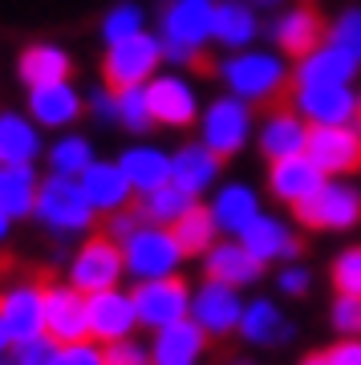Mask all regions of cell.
<instances>
[{
	"label": "cell",
	"instance_id": "cell-49",
	"mask_svg": "<svg viewBox=\"0 0 361 365\" xmlns=\"http://www.w3.org/2000/svg\"><path fill=\"white\" fill-rule=\"evenodd\" d=\"M0 300H4V292H0ZM9 345V325H4V313H0V349Z\"/></svg>",
	"mask_w": 361,
	"mask_h": 365
},
{
	"label": "cell",
	"instance_id": "cell-36",
	"mask_svg": "<svg viewBox=\"0 0 361 365\" xmlns=\"http://www.w3.org/2000/svg\"><path fill=\"white\" fill-rule=\"evenodd\" d=\"M142 215H146V223H175L187 215V211L195 207V195H187L183 187H175V182H167V187H158V191H151V195H142Z\"/></svg>",
	"mask_w": 361,
	"mask_h": 365
},
{
	"label": "cell",
	"instance_id": "cell-1",
	"mask_svg": "<svg viewBox=\"0 0 361 365\" xmlns=\"http://www.w3.org/2000/svg\"><path fill=\"white\" fill-rule=\"evenodd\" d=\"M228 86L232 98L248 106H280L288 102L293 93V69L284 61L280 53H268V49H244V53H232L220 69H215Z\"/></svg>",
	"mask_w": 361,
	"mask_h": 365
},
{
	"label": "cell",
	"instance_id": "cell-12",
	"mask_svg": "<svg viewBox=\"0 0 361 365\" xmlns=\"http://www.w3.org/2000/svg\"><path fill=\"white\" fill-rule=\"evenodd\" d=\"M126 268V256H122V244L110 240V235H93L90 244L78 252V260L69 268V280L78 292H114L118 276Z\"/></svg>",
	"mask_w": 361,
	"mask_h": 365
},
{
	"label": "cell",
	"instance_id": "cell-39",
	"mask_svg": "<svg viewBox=\"0 0 361 365\" xmlns=\"http://www.w3.org/2000/svg\"><path fill=\"white\" fill-rule=\"evenodd\" d=\"M329 41L341 45L345 53H353L361 61V4H349L345 13H337L329 21Z\"/></svg>",
	"mask_w": 361,
	"mask_h": 365
},
{
	"label": "cell",
	"instance_id": "cell-10",
	"mask_svg": "<svg viewBox=\"0 0 361 365\" xmlns=\"http://www.w3.org/2000/svg\"><path fill=\"white\" fill-rule=\"evenodd\" d=\"M325 41H329V21L321 16L317 4H293V9H284L272 21V45H276L280 57L305 61L312 49H321Z\"/></svg>",
	"mask_w": 361,
	"mask_h": 365
},
{
	"label": "cell",
	"instance_id": "cell-46",
	"mask_svg": "<svg viewBox=\"0 0 361 365\" xmlns=\"http://www.w3.org/2000/svg\"><path fill=\"white\" fill-rule=\"evenodd\" d=\"M309 268H284L280 272V288L288 292V297H305L309 292Z\"/></svg>",
	"mask_w": 361,
	"mask_h": 365
},
{
	"label": "cell",
	"instance_id": "cell-23",
	"mask_svg": "<svg viewBox=\"0 0 361 365\" xmlns=\"http://www.w3.org/2000/svg\"><path fill=\"white\" fill-rule=\"evenodd\" d=\"M78 182H81V191H86V199H90V207L106 211V215H110V211L118 215V211L130 203V191H134L118 163H93Z\"/></svg>",
	"mask_w": 361,
	"mask_h": 365
},
{
	"label": "cell",
	"instance_id": "cell-20",
	"mask_svg": "<svg viewBox=\"0 0 361 365\" xmlns=\"http://www.w3.org/2000/svg\"><path fill=\"white\" fill-rule=\"evenodd\" d=\"M260 37V16L248 0H215V16H211V41L232 53L252 49Z\"/></svg>",
	"mask_w": 361,
	"mask_h": 365
},
{
	"label": "cell",
	"instance_id": "cell-24",
	"mask_svg": "<svg viewBox=\"0 0 361 365\" xmlns=\"http://www.w3.org/2000/svg\"><path fill=\"white\" fill-rule=\"evenodd\" d=\"M240 244L248 248V256L260 264H272V260H293L300 252V240L280 220H272V215H260L244 235H240Z\"/></svg>",
	"mask_w": 361,
	"mask_h": 365
},
{
	"label": "cell",
	"instance_id": "cell-50",
	"mask_svg": "<svg viewBox=\"0 0 361 365\" xmlns=\"http://www.w3.org/2000/svg\"><path fill=\"white\" fill-rule=\"evenodd\" d=\"M248 4H252V9H276L280 0H248Z\"/></svg>",
	"mask_w": 361,
	"mask_h": 365
},
{
	"label": "cell",
	"instance_id": "cell-30",
	"mask_svg": "<svg viewBox=\"0 0 361 365\" xmlns=\"http://www.w3.org/2000/svg\"><path fill=\"white\" fill-rule=\"evenodd\" d=\"M203 357V329L195 321H175V325L158 329L155 341V365H195Z\"/></svg>",
	"mask_w": 361,
	"mask_h": 365
},
{
	"label": "cell",
	"instance_id": "cell-52",
	"mask_svg": "<svg viewBox=\"0 0 361 365\" xmlns=\"http://www.w3.org/2000/svg\"><path fill=\"white\" fill-rule=\"evenodd\" d=\"M357 134H361V114H357Z\"/></svg>",
	"mask_w": 361,
	"mask_h": 365
},
{
	"label": "cell",
	"instance_id": "cell-19",
	"mask_svg": "<svg viewBox=\"0 0 361 365\" xmlns=\"http://www.w3.org/2000/svg\"><path fill=\"white\" fill-rule=\"evenodd\" d=\"M86 110L81 102V93L61 81V86H41V90H29V118L45 126V130H65V126H73Z\"/></svg>",
	"mask_w": 361,
	"mask_h": 365
},
{
	"label": "cell",
	"instance_id": "cell-9",
	"mask_svg": "<svg viewBox=\"0 0 361 365\" xmlns=\"http://www.w3.org/2000/svg\"><path fill=\"white\" fill-rule=\"evenodd\" d=\"M305 158L329 175H357L361 170V134L357 126H309V143H305Z\"/></svg>",
	"mask_w": 361,
	"mask_h": 365
},
{
	"label": "cell",
	"instance_id": "cell-13",
	"mask_svg": "<svg viewBox=\"0 0 361 365\" xmlns=\"http://www.w3.org/2000/svg\"><path fill=\"white\" fill-rule=\"evenodd\" d=\"M122 256H126V268L138 280H167L175 272V264H179V244H175V235L163 232V227H142L138 235H130L126 244H122Z\"/></svg>",
	"mask_w": 361,
	"mask_h": 365
},
{
	"label": "cell",
	"instance_id": "cell-47",
	"mask_svg": "<svg viewBox=\"0 0 361 365\" xmlns=\"http://www.w3.org/2000/svg\"><path fill=\"white\" fill-rule=\"evenodd\" d=\"M329 365H361V341L349 337V341H341V345H333V349H329Z\"/></svg>",
	"mask_w": 361,
	"mask_h": 365
},
{
	"label": "cell",
	"instance_id": "cell-21",
	"mask_svg": "<svg viewBox=\"0 0 361 365\" xmlns=\"http://www.w3.org/2000/svg\"><path fill=\"white\" fill-rule=\"evenodd\" d=\"M16 73L29 90H41V86H61L73 73V61L61 45H49V41H37V45H25L21 57H16Z\"/></svg>",
	"mask_w": 361,
	"mask_h": 365
},
{
	"label": "cell",
	"instance_id": "cell-18",
	"mask_svg": "<svg viewBox=\"0 0 361 365\" xmlns=\"http://www.w3.org/2000/svg\"><path fill=\"white\" fill-rule=\"evenodd\" d=\"M325 175L317 167H312L305 155L297 158H280V163H272L268 167V191L280 203H288V207H300V203H309L317 191L325 187Z\"/></svg>",
	"mask_w": 361,
	"mask_h": 365
},
{
	"label": "cell",
	"instance_id": "cell-25",
	"mask_svg": "<svg viewBox=\"0 0 361 365\" xmlns=\"http://www.w3.org/2000/svg\"><path fill=\"white\" fill-rule=\"evenodd\" d=\"M240 321H244V309H240V297L232 288L203 284V292L195 297V325L215 333V337H228Z\"/></svg>",
	"mask_w": 361,
	"mask_h": 365
},
{
	"label": "cell",
	"instance_id": "cell-22",
	"mask_svg": "<svg viewBox=\"0 0 361 365\" xmlns=\"http://www.w3.org/2000/svg\"><path fill=\"white\" fill-rule=\"evenodd\" d=\"M220 167H223V158L215 150H207L203 143H187L171 158V182L183 187L187 195H199V191H207L211 182L220 179Z\"/></svg>",
	"mask_w": 361,
	"mask_h": 365
},
{
	"label": "cell",
	"instance_id": "cell-45",
	"mask_svg": "<svg viewBox=\"0 0 361 365\" xmlns=\"http://www.w3.org/2000/svg\"><path fill=\"white\" fill-rule=\"evenodd\" d=\"M53 365H102V357H98L90 345H65Z\"/></svg>",
	"mask_w": 361,
	"mask_h": 365
},
{
	"label": "cell",
	"instance_id": "cell-2",
	"mask_svg": "<svg viewBox=\"0 0 361 365\" xmlns=\"http://www.w3.org/2000/svg\"><path fill=\"white\" fill-rule=\"evenodd\" d=\"M211 16H215V0H167L163 21H158L167 61L195 69V73H215V66L203 57L211 41Z\"/></svg>",
	"mask_w": 361,
	"mask_h": 365
},
{
	"label": "cell",
	"instance_id": "cell-35",
	"mask_svg": "<svg viewBox=\"0 0 361 365\" xmlns=\"http://www.w3.org/2000/svg\"><path fill=\"white\" fill-rule=\"evenodd\" d=\"M171 235H175V244H179L183 256H199V252L215 248V215L207 207H191L171 227Z\"/></svg>",
	"mask_w": 361,
	"mask_h": 365
},
{
	"label": "cell",
	"instance_id": "cell-27",
	"mask_svg": "<svg viewBox=\"0 0 361 365\" xmlns=\"http://www.w3.org/2000/svg\"><path fill=\"white\" fill-rule=\"evenodd\" d=\"M118 167L138 195H151V191L171 182V155L158 150V146H130L126 155L118 158Z\"/></svg>",
	"mask_w": 361,
	"mask_h": 365
},
{
	"label": "cell",
	"instance_id": "cell-43",
	"mask_svg": "<svg viewBox=\"0 0 361 365\" xmlns=\"http://www.w3.org/2000/svg\"><path fill=\"white\" fill-rule=\"evenodd\" d=\"M102 365H151V361H146V353H142L138 345H130V341H118V345H106Z\"/></svg>",
	"mask_w": 361,
	"mask_h": 365
},
{
	"label": "cell",
	"instance_id": "cell-7",
	"mask_svg": "<svg viewBox=\"0 0 361 365\" xmlns=\"http://www.w3.org/2000/svg\"><path fill=\"white\" fill-rule=\"evenodd\" d=\"M293 211H297V223L309 232H345L361 223V191L349 182H325L309 203Z\"/></svg>",
	"mask_w": 361,
	"mask_h": 365
},
{
	"label": "cell",
	"instance_id": "cell-38",
	"mask_svg": "<svg viewBox=\"0 0 361 365\" xmlns=\"http://www.w3.org/2000/svg\"><path fill=\"white\" fill-rule=\"evenodd\" d=\"M118 126L130 134H146L155 126L151 118V106H146V86L142 90H122L118 93Z\"/></svg>",
	"mask_w": 361,
	"mask_h": 365
},
{
	"label": "cell",
	"instance_id": "cell-53",
	"mask_svg": "<svg viewBox=\"0 0 361 365\" xmlns=\"http://www.w3.org/2000/svg\"><path fill=\"white\" fill-rule=\"evenodd\" d=\"M235 365H252V361H235Z\"/></svg>",
	"mask_w": 361,
	"mask_h": 365
},
{
	"label": "cell",
	"instance_id": "cell-17",
	"mask_svg": "<svg viewBox=\"0 0 361 365\" xmlns=\"http://www.w3.org/2000/svg\"><path fill=\"white\" fill-rule=\"evenodd\" d=\"M361 73V61L353 53H345L341 45L325 41L321 49H312L305 61H297L293 69V86H353Z\"/></svg>",
	"mask_w": 361,
	"mask_h": 365
},
{
	"label": "cell",
	"instance_id": "cell-32",
	"mask_svg": "<svg viewBox=\"0 0 361 365\" xmlns=\"http://www.w3.org/2000/svg\"><path fill=\"white\" fill-rule=\"evenodd\" d=\"M37 191L41 179L33 175V167H0V211L9 220L37 211Z\"/></svg>",
	"mask_w": 361,
	"mask_h": 365
},
{
	"label": "cell",
	"instance_id": "cell-3",
	"mask_svg": "<svg viewBox=\"0 0 361 365\" xmlns=\"http://www.w3.org/2000/svg\"><path fill=\"white\" fill-rule=\"evenodd\" d=\"M163 61H167L163 37H155V33H138V37H126V41H118V45H106L102 86L114 93L142 90L151 78H158Z\"/></svg>",
	"mask_w": 361,
	"mask_h": 365
},
{
	"label": "cell",
	"instance_id": "cell-16",
	"mask_svg": "<svg viewBox=\"0 0 361 365\" xmlns=\"http://www.w3.org/2000/svg\"><path fill=\"white\" fill-rule=\"evenodd\" d=\"M305 143H309V122H305L288 102L272 106L268 114H264V126H260V155L268 158V163L305 155Z\"/></svg>",
	"mask_w": 361,
	"mask_h": 365
},
{
	"label": "cell",
	"instance_id": "cell-28",
	"mask_svg": "<svg viewBox=\"0 0 361 365\" xmlns=\"http://www.w3.org/2000/svg\"><path fill=\"white\" fill-rule=\"evenodd\" d=\"M264 264L248 256L244 244H215L207 252V284H223V288H240L260 280Z\"/></svg>",
	"mask_w": 361,
	"mask_h": 365
},
{
	"label": "cell",
	"instance_id": "cell-6",
	"mask_svg": "<svg viewBox=\"0 0 361 365\" xmlns=\"http://www.w3.org/2000/svg\"><path fill=\"white\" fill-rule=\"evenodd\" d=\"M288 106L309 126H353L361 114V93L353 86H293Z\"/></svg>",
	"mask_w": 361,
	"mask_h": 365
},
{
	"label": "cell",
	"instance_id": "cell-31",
	"mask_svg": "<svg viewBox=\"0 0 361 365\" xmlns=\"http://www.w3.org/2000/svg\"><path fill=\"white\" fill-rule=\"evenodd\" d=\"M211 215H215V227H223V232H232V235H244L260 220L256 191L244 187V182L223 187L220 195H215V203H211Z\"/></svg>",
	"mask_w": 361,
	"mask_h": 365
},
{
	"label": "cell",
	"instance_id": "cell-4",
	"mask_svg": "<svg viewBox=\"0 0 361 365\" xmlns=\"http://www.w3.org/2000/svg\"><path fill=\"white\" fill-rule=\"evenodd\" d=\"M37 220L57 235L86 232L93 223V207H90V199H86V191H81V182L49 175L37 191Z\"/></svg>",
	"mask_w": 361,
	"mask_h": 365
},
{
	"label": "cell",
	"instance_id": "cell-8",
	"mask_svg": "<svg viewBox=\"0 0 361 365\" xmlns=\"http://www.w3.org/2000/svg\"><path fill=\"white\" fill-rule=\"evenodd\" d=\"M45 288H49V268H33L25 284L9 288L4 300H0L9 337L21 341V345L25 341H37L41 329H45Z\"/></svg>",
	"mask_w": 361,
	"mask_h": 365
},
{
	"label": "cell",
	"instance_id": "cell-44",
	"mask_svg": "<svg viewBox=\"0 0 361 365\" xmlns=\"http://www.w3.org/2000/svg\"><path fill=\"white\" fill-rule=\"evenodd\" d=\"M90 114L98 118V122H110V118H114L118 122V93L114 90H106V86H98V90L90 93Z\"/></svg>",
	"mask_w": 361,
	"mask_h": 365
},
{
	"label": "cell",
	"instance_id": "cell-5",
	"mask_svg": "<svg viewBox=\"0 0 361 365\" xmlns=\"http://www.w3.org/2000/svg\"><path fill=\"white\" fill-rule=\"evenodd\" d=\"M199 134H203L199 143L207 150H215L220 158L240 155L248 146V138H252V106L232 98V93H223L199 114Z\"/></svg>",
	"mask_w": 361,
	"mask_h": 365
},
{
	"label": "cell",
	"instance_id": "cell-41",
	"mask_svg": "<svg viewBox=\"0 0 361 365\" xmlns=\"http://www.w3.org/2000/svg\"><path fill=\"white\" fill-rule=\"evenodd\" d=\"M333 325H337V333L357 337V333H361V300H357V297H337V304H333Z\"/></svg>",
	"mask_w": 361,
	"mask_h": 365
},
{
	"label": "cell",
	"instance_id": "cell-54",
	"mask_svg": "<svg viewBox=\"0 0 361 365\" xmlns=\"http://www.w3.org/2000/svg\"><path fill=\"white\" fill-rule=\"evenodd\" d=\"M305 4H309V0H305Z\"/></svg>",
	"mask_w": 361,
	"mask_h": 365
},
{
	"label": "cell",
	"instance_id": "cell-42",
	"mask_svg": "<svg viewBox=\"0 0 361 365\" xmlns=\"http://www.w3.org/2000/svg\"><path fill=\"white\" fill-rule=\"evenodd\" d=\"M57 353H61V349H53V337L25 341V345L16 349V365H53V361H57Z\"/></svg>",
	"mask_w": 361,
	"mask_h": 365
},
{
	"label": "cell",
	"instance_id": "cell-11",
	"mask_svg": "<svg viewBox=\"0 0 361 365\" xmlns=\"http://www.w3.org/2000/svg\"><path fill=\"white\" fill-rule=\"evenodd\" d=\"M146 106L155 126H171V130H187L199 122V98L195 86L183 73H158L146 81Z\"/></svg>",
	"mask_w": 361,
	"mask_h": 365
},
{
	"label": "cell",
	"instance_id": "cell-14",
	"mask_svg": "<svg viewBox=\"0 0 361 365\" xmlns=\"http://www.w3.org/2000/svg\"><path fill=\"white\" fill-rule=\"evenodd\" d=\"M130 300H134V313H138L142 325L167 329V325H175V321H183L187 304H191V292H187V280L167 276V280L138 284V292H134Z\"/></svg>",
	"mask_w": 361,
	"mask_h": 365
},
{
	"label": "cell",
	"instance_id": "cell-34",
	"mask_svg": "<svg viewBox=\"0 0 361 365\" xmlns=\"http://www.w3.org/2000/svg\"><path fill=\"white\" fill-rule=\"evenodd\" d=\"M49 167H53V175H61V179H81V175L93 167L90 138H81V134H61V138L49 146Z\"/></svg>",
	"mask_w": 361,
	"mask_h": 365
},
{
	"label": "cell",
	"instance_id": "cell-37",
	"mask_svg": "<svg viewBox=\"0 0 361 365\" xmlns=\"http://www.w3.org/2000/svg\"><path fill=\"white\" fill-rule=\"evenodd\" d=\"M138 33H146V13H142V4H134V0L110 4V13L102 16V41L106 45H118V41L138 37Z\"/></svg>",
	"mask_w": 361,
	"mask_h": 365
},
{
	"label": "cell",
	"instance_id": "cell-26",
	"mask_svg": "<svg viewBox=\"0 0 361 365\" xmlns=\"http://www.w3.org/2000/svg\"><path fill=\"white\" fill-rule=\"evenodd\" d=\"M37 155H41L37 122L25 114L4 110L0 114V167H33Z\"/></svg>",
	"mask_w": 361,
	"mask_h": 365
},
{
	"label": "cell",
	"instance_id": "cell-33",
	"mask_svg": "<svg viewBox=\"0 0 361 365\" xmlns=\"http://www.w3.org/2000/svg\"><path fill=\"white\" fill-rule=\"evenodd\" d=\"M240 333H244V341H252V345H284V341L293 337V325L284 321V313L272 300H256V304L244 309Z\"/></svg>",
	"mask_w": 361,
	"mask_h": 365
},
{
	"label": "cell",
	"instance_id": "cell-29",
	"mask_svg": "<svg viewBox=\"0 0 361 365\" xmlns=\"http://www.w3.org/2000/svg\"><path fill=\"white\" fill-rule=\"evenodd\" d=\"M138 313H134V300L122 292H98L90 297V333L102 341H122L134 329Z\"/></svg>",
	"mask_w": 361,
	"mask_h": 365
},
{
	"label": "cell",
	"instance_id": "cell-40",
	"mask_svg": "<svg viewBox=\"0 0 361 365\" xmlns=\"http://www.w3.org/2000/svg\"><path fill=\"white\" fill-rule=\"evenodd\" d=\"M333 288L341 297H357L361 300V244L345 248L333 260Z\"/></svg>",
	"mask_w": 361,
	"mask_h": 365
},
{
	"label": "cell",
	"instance_id": "cell-48",
	"mask_svg": "<svg viewBox=\"0 0 361 365\" xmlns=\"http://www.w3.org/2000/svg\"><path fill=\"white\" fill-rule=\"evenodd\" d=\"M300 365H329V353H312V357H305Z\"/></svg>",
	"mask_w": 361,
	"mask_h": 365
},
{
	"label": "cell",
	"instance_id": "cell-15",
	"mask_svg": "<svg viewBox=\"0 0 361 365\" xmlns=\"http://www.w3.org/2000/svg\"><path fill=\"white\" fill-rule=\"evenodd\" d=\"M45 333L61 345H81L90 333V300L78 288H45Z\"/></svg>",
	"mask_w": 361,
	"mask_h": 365
},
{
	"label": "cell",
	"instance_id": "cell-51",
	"mask_svg": "<svg viewBox=\"0 0 361 365\" xmlns=\"http://www.w3.org/2000/svg\"><path fill=\"white\" fill-rule=\"evenodd\" d=\"M4 232H9V215L0 211V240H4Z\"/></svg>",
	"mask_w": 361,
	"mask_h": 365
}]
</instances>
